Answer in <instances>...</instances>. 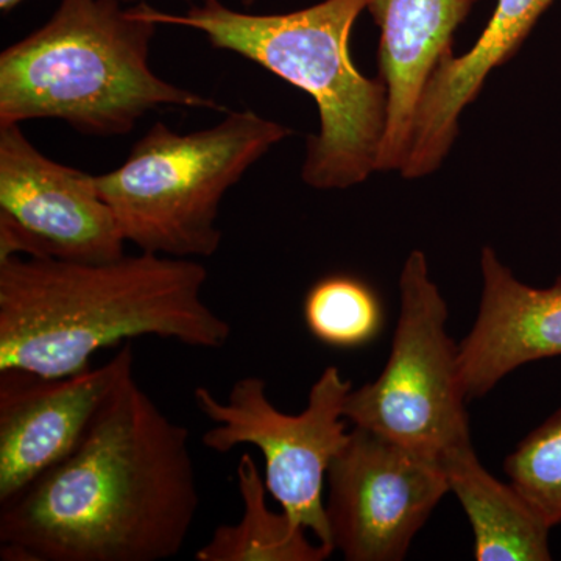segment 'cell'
Returning <instances> with one entry per match:
<instances>
[{
    "instance_id": "3957f363",
    "label": "cell",
    "mask_w": 561,
    "mask_h": 561,
    "mask_svg": "<svg viewBox=\"0 0 561 561\" xmlns=\"http://www.w3.org/2000/svg\"><path fill=\"white\" fill-rule=\"evenodd\" d=\"M371 3L323 0L291 13L247 14L210 0L171 14L142 2V11L158 25L202 32L216 49L234 51L308 92L320 127L306 146L301 179L313 190L341 191L379 172L389 124L386 81L365 77L350 55L354 22Z\"/></svg>"
},
{
    "instance_id": "30bf717a",
    "label": "cell",
    "mask_w": 561,
    "mask_h": 561,
    "mask_svg": "<svg viewBox=\"0 0 561 561\" xmlns=\"http://www.w3.org/2000/svg\"><path fill=\"white\" fill-rule=\"evenodd\" d=\"M135 370L130 343L101 365L62 378L0 371V504L79 445L111 391Z\"/></svg>"
},
{
    "instance_id": "2e32d148",
    "label": "cell",
    "mask_w": 561,
    "mask_h": 561,
    "mask_svg": "<svg viewBox=\"0 0 561 561\" xmlns=\"http://www.w3.org/2000/svg\"><path fill=\"white\" fill-rule=\"evenodd\" d=\"M306 327L317 341L332 348L368 345L383 327V306L373 287L350 275L317 280L302 302Z\"/></svg>"
},
{
    "instance_id": "ba28073f",
    "label": "cell",
    "mask_w": 561,
    "mask_h": 561,
    "mask_svg": "<svg viewBox=\"0 0 561 561\" xmlns=\"http://www.w3.org/2000/svg\"><path fill=\"white\" fill-rule=\"evenodd\" d=\"M331 541L348 561H400L449 493L440 460L354 426L328 471Z\"/></svg>"
},
{
    "instance_id": "5bb4252c",
    "label": "cell",
    "mask_w": 561,
    "mask_h": 561,
    "mask_svg": "<svg viewBox=\"0 0 561 561\" xmlns=\"http://www.w3.org/2000/svg\"><path fill=\"white\" fill-rule=\"evenodd\" d=\"M438 460L471 524L476 560H552V527L511 482L486 471L471 442L453 446Z\"/></svg>"
},
{
    "instance_id": "52a82bcc",
    "label": "cell",
    "mask_w": 561,
    "mask_h": 561,
    "mask_svg": "<svg viewBox=\"0 0 561 561\" xmlns=\"http://www.w3.org/2000/svg\"><path fill=\"white\" fill-rule=\"evenodd\" d=\"M351 390L353 382L334 365L321 371L297 415L278 411L257 376L238 379L224 401L208 387L194 390L195 405L213 423L202 435L203 446L219 454L256 446L264 457L265 486L280 511L332 549L324 482L348 440L343 405Z\"/></svg>"
},
{
    "instance_id": "9a60e30c",
    "label": "cell",
    "mask_w": 561,
    "mask_h": 561,
    "mask_svg": "<svg viewBox=\"0 0 561 561\" xmlns=\"http://www.w3.org/2000/svg\"><path fill=\"white\" fill-rule=\"evenodd\" d=\"M243 511L234 524H221L213 537L195 552L197 561H324L334 549L313 542L306 530L283 511L267 504L264 476L250 453L243 454L236 468Z\"/></svg>"
},
{
    "instance_id": "7a4b0ae2",
    "label": "cell",
    "mask_w": 561,
    "mask_h": 561,
    "mask_svg": "<svg viewBox=\"0 0 561 561\" xmlns=\"http://www.w3.org/2000/svg\"><path fill=\"white\" fill-rule=\"evenodd\" d=\"M206 280L201 262L144 251L110 262L0 260V371L62 378L147 335L224 348L231 327L203 300Z\"/></svg>"
},
{
    "instance_id": "7c38bea8",
    "label": "cell",
    "mask_w": 561,
    "mask_h": 561,
    "mask_svg": "<svg viewBox=\"0 0 561 561\" xmlns=\"http://www.w3.org/2000/svg\"><path fill=\"white\" fill-rule=\"evenodd\" d=\"M553 0H497L485 31L467 54L435 68L413 117L401 175L424 179L440 169L459 136L461 113L481 94L494 69L511 60Z\"/></svg>"
},
{
    "instance_id": "ac0fdd59",
    "label": "cell",
    "mask_w": 561,
    "mask_h": 561,
    "mask_svg": "<svg viewBox=\"0 0 561 561\" xmlns=\"http://www.w3.org/2000/svg\"><path fill=\"white\" fill-rule=\"evenodd\" d=\"M22 2L24 0H0V10H2V13H10L11 10L16 9Z\"/></svg>"
},
{
    "instance_id": "d6986e66",
    "label": "cell",
    "mask_w": 561,
    "mask_h": 561,
    "mask_svg": "<svg viewBox=\"0 0 561 561\" xmlns=\"http://www.w3.org/2000/svg\"><path fill=\"white\" fill-rule=\"evenodd\" d=\"M122 2L124 3H139L140 0H122ZM198 2L203 3V2H210V0H198Z\"/></svg>"
},
{
    "instance_id": "ffe728a7",
    "label": "cell",
    "mask_w": 561,
    "mask_h": 561,
    "mask_svg": "<svg viewBox=\"0 0 561 561\" xmlns=\"http://www.w3.org/2000/svg\"><path fill=\"white\" fill-rule=\"evenodd\" d=\"M243 5L250 7L253 5L254 0H242Z\"/></svg>"
},
{
    "instance_id": "8fae6325",
    "label": "cell",
    "mask_w": 561,
    "mask_h": 561,
    "mask_svg": "<svg viewBox=\"0 0 561 561\" xmlns=\"http://www.w3.org/2000/svg\"><path fill=\"white\" fill-rule=\"evenodd\" d=\"M478 316L459 343V379L467 400L485 397L530 362L561 357V276L538 289L522 283L496 251L483 247Z\"/></svg>"
},
{
    "instance_id": "4fadbf2b",
    "label": "cell",
    "mask_w": 561,
    "mask_h": 561,
    "mask_svg": "<svg viewBox=\"0 0 561 561\" xmlns=\"http://www.w3.org/2000/svg\"><path fill=\"white\" fill-rule=\"evenodd\" d=\"M478 0H373L381 31L379 77L389 90V124L379 172H401L416 105L431 73L454 54V33Z\"/></svg>"
},
{
    "instance_id": "277c9868",
    "label": "cell",
    "mask_w": 561,
    "mask_h": 561,
    "mask_svg": "<svg viewBox=\"0 0 561 561\" xmlns=\"http://www.w3.org/2000/svg\"><path fill=\"white\" fill-rule=\"evenodd\" d=\"M157 28L142 2L61 0L0 55V125L58 119L83 135L119 136L161 106L224 110L151 70Z\"/></svg>"
},
{
    "instance_id": "8992f818",
    "label": "cell",
    "mask_w": 561,
    "mask_h": 561,
    "mask_svg": "<svg viewBox=\"0 0 561 561\" xmlns=\"http://www.w3.org/2000/svg\"><path fill=\"white\" fill-rule=\"evenodd\" d=\"M400 317L381 375L353 389L343 415L440 459L453 446L471 442L467 398L459 379V345L449 337V311L431 278L426 254L413 250L400 276Z\"/></svg>"
},
{
    "instance_id": "6da1fadb",
    "label": "cell",
    "mask_w": 561,
    "mask_h": 561,
    "mask_svg": "<svg viewBox=\"0 0 561 561\" xmlns=\"http://www.w3.org/2000/svg\"><path fill=\"white\" fill-rule=\"evenodd\" d=\"M201 508L190 432L128 373L79 445L0 504L3 561H161Z\"/></svg>"
},
{
    "instance_id": "9c48e42d",
    "label": "cell",
    "mask_w": 561,
    "mask_h": 561,
    "mask_svg": "<svg viewBox=\"0 0 561 561\" xmlns=\"http://www.w3.org/2000/svg\"><path fill=\"white\" fill-rule=\"evenodd\" d=\"M125 242L95 175L50 160L20 125H0V260L110 262Z\"/></svg>"
},
{
    "instance_id": "e0dca14e",
    "label": "cell",
    "mask_w": 561,
    "mask_h": 561,
    "mask_svg": "<svg viewBox=\"0 0 561 561\" xmlns=\"http://www.w3.org/2000/svg\"><path fill=\"white\" fill-rule=\"evenodd\" d=\"M505 474L549 526L561 524V408L519 442Z\"/></svg>"
},
{
    "instance_id": "5b68a950",
    "label": "cell",
    "mask_w": 561,
    "mask_h": 561,
    "mask_svg": "<svg viewBox=\"0 0 561 561\" xmlns=\"http://www.w3.org/2000/svg\"><path fill=\"white\" fill-rule=\"evenodd\" d=\"M291 128L251 110L179 135L157 122L119 168L95 175L125 241L160 256L210 257L221 245L225 194Z\"/></svg>"
}]
</instances>
